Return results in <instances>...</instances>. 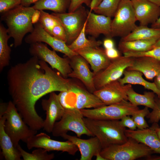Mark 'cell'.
<instances>
[{
  "mask_svg": "<svg viewBox=\"0 0 160 160\" xmlns=\"http://www.w3.org/2000/svg\"><path fill=\"white\" fill-rule=\"evenodd\" d=\"M124 56L129 57L148 56L153 57L160 61V47H156L145 52H128L123 53Z\"/></svg>",
  "mask_w": 160,
  "mask_h": 160,
  "instance_id": "36",
  "label": "cell"
},
{
  "mask_svg": "<svg viewBox=\"0 0 160 160\" xmlns=\"http://www.w3.org/2000/svg\"><path fill=\"white\" fill-rule=\"evenodd\" d=\"M119 123L121 125L124 127H127L129 129L135 130L136 129L137 126L132 117L130 115L125 116L121 119Z\"/></svg>",
  "mask_w": 160,
  "mask_h": 160,
  "instance_id": "41",
  "label": "cell"
},
{
  "mask_svg": "<svg viewBox=\"0 0 160 160\" xmlns=\"http://www.w3.org/2000/svg\"><path fill=\"white\" fill-rule=\"evenodd\" d=\"M148 108L145 107L143 109L139 110L132 116V118L138 129H142L149 127L145 119V117H146L150 112Z\"/></svg>",
  "mask_w": 160,
  "mask_h": 160,
  "instance_id": "35",
  "label": "cell"
},
{
  "mask_svg": "<svg viewBox=\"0 0 160 160\" xmlns=\"http://www.w3.org/2000/svg\"><path fill=\"white\" fill-rule=\"evenodd\" d=\"M5 120L4 116L0 117V144L2 154L6 160H20L22 156L20 151L5 131Z\"/></svg>",
  "mask_w": 160,
  "mask_h": 160,
  "instance_id": "24",
  "label": "cell"
},
{
  "mask_svg": "<svg viewBox=\"0 0 160 160\" xmlns=\"http://www.w3.org/2000/svg\"><path fill=\"white\" fill-rule=\"evenodd\" d=\"M34 27L33 32L25 39L27 43L31 44L37 42H44L49 45L55 51L64 54L69 59L78 54L71 50L65 41L46 32L39 22L34 24Z\"/></svg>",
  "mask_w": 160,
  "mask_h": 160,
  "instance_id": "13",
  "label": "cell"
},
{
  "mask_svg": "<svg viewBox=\"0 0 160 160\" xmlns=\"http://www.w3.org/2000/svg\"><path fill=\"white\" fill-rule=\"evenodd\" d=\"M157 123L152 124L151 127L142 129H126L125 134L128 137L132 138L150 148L154 153L160 154V139L155 130Z\"/></svg>",
  "mask_w": 160,
  "mask_h": 160,
  "instance_id": "22",
  "label": "cell"
},
{
  "mask_svg": "<svg viewBox=\"0 0 160 160\" xmlns=\"http://www.w3.org/2000/svg\"><path fill=\"white\" fill-rule=\"evenodd\" d=\"M105 51L107 57L111 60L116 59L120 56L118 51L114 47L109 49H105Z\"/></svg>",
  "mask_w": 160,
  "mask_h": 160,
  "instance_id": "42",
  "label": "cell"
},
{
  "mask_svg": "<svg viewBox=\"0 0 160 160\" xmlns=\"http://www.w3.org/2000/svg\"><path fill=\"white\" fill-rule=\"evenodd\" d=\"M123 74L124 77L118 80L121 84H128L141 85L145 89L152 90L160 99V90L157 88L154 82H150L145 80L142 77L143 73L140 72L126 69Z\"/></svg>",
  "mask_w": 160,
  "mask_h": 160,
  "instance_id": "25",
  "label": "cell"
},
{
  "mask_svg": "<svg viewBox=\"0 0 160 160\" xmlns=\"http://www.w3.org/2000/svg\"><path fill=\"white\" fill-rule=\"evenodd\" d=\"M156 104L154 108L146 117L150 123H157L160 120V99L155 97Z\"/></svg>",
  "mask_w": 160,
  "mask_h": 160,
  "instance_id": "37",
  "label": "cell"
},
{
  "mask_svg": "<svg viewBox=\"0 0 160 160\" xmlns=\"http://www.w3.org/2000/svg\"><path fill=\"white\" fill-rule=\"evenodd\" d=\"M112 20L111 37H124L133 31L137 26L131 0H121Z\"/></svg>",
  "mask_w": 160,
  "mask_h": 160,
  "instance_id": "8",
  "label": "cell"
},
{
  "mask_svg": "<svg viewBox=\"0 0 160 160\" xmlns=\"http://www.w3.org/2000/svg\"><path fill=\"white\" fill-rule=\"evenodd\" d=\"M6 118L4 130L17 148L21 140L26 143L28 139L36 135L37 131L32 129L24 121L12 101L8 103L4 115Z\"/></svg>",
  "mask_w": 160,
  "mask_h": 160,
  "instance_id": "6",
  "label": "cell"
},
{
  "mask_svg": "<svg viewBox=\"0 0 160 160\" xmlns=\"http://www.w3.org/2000/svg\"><path fill=\"white\" fill-rule=\"evenodd\" d=\"M29 52L32 56L36 57L39 60L49 63L52 69L57 70L65 78H68L72 71L70 59L68 57H60L55 51L49 49L47 44L41 42L32 44H30Z\"/></svg>",
  "mask_w": 160,
  "mask_h": 160,
  "instance_id": "10",
  "label": "cell"
},
{
  "mask_svg": "<svg viewBox=\"0 0 160 160\" xmlns=\"http://www.w3.org/2000/svg\"><path fill=\"white\" fill-rule=\"evenodd\" d=\"M139 110L137 106L124 100L114 104L80 110L85 117L100 120H119L125 116H132Z\"/></svg>",
  "mask_w": 160,
  "mask_h": 160,
  "instance_id": "7",
  "label": "cell"
},
{
  "mask_svg": "<svg viewBox=\"0 0 160 160\" xmlns=\"http://www.w3.org/2000/svg\"><path fill=\"white\" fill-rule=\"evenodd\" d=\"M21 5L25 7H30L32 4H35L40 0H21Z\"/></svg>",
  "mask_w": 160,
  "mask_h": 160,
  "instance_id": "46",
  "label": "cell"
},
{
  "mask_svg": "<svg viewBox=\"0 0 160 160\" xmlns=\"http://www.w3.org/2000/svg\"><path fill=\"white\" fill-rule=\"evenodd\" d=\"M153 153L147 146L131 137L124 143L102 149L100 152L106 160H134L143 157L151 159Z\"/></svg>",
  "mask_w": 160,
  "mask_h": 160,
  "instance_id": "5",
  "label": "cell"
},
{
  "mask_svg": "<svg viewBox=\"0 0 160 160\" xmlns=\"http://www.w3.org/2000/svg\"><path fill=\"white\" fill-rule=\"evenodd\" d=\"M111 17L92 13L88 10V16L85 27L86 34L96 39L101 34L106 38H112Z\"/></svg>",
  "mask_w": 160,
  "mask_h": 160,
  "instance_id": "18",
  "label": "cell"
},
{
  "mask_svg": "<svg viewBox=\"0 0 160 160\" xmlns=\"http://www.w3.org/2000/svg\"><path fill=\"white\" fill-rule=\"evenodd\" d=\"M21 0H0V12L1 15L21 5Z\"/></svg>",
  "mask_w": 160,
  "mask_h": 160,
  "instance_id": "38",
  "label": "cell"
},
{
  "mask_svg": "<svg viewBox=\"0 0 160 160\" xmlns=\"http://www.w3.org/2000/svg\"><path fill=\"white\" fill-rule=\"evenodd\" d=\"M8 103H3L0 104V117L4 115L7 108Z\"/></svg>",
  "mask_w": 160,
  "mask_h": 160,
  "instance_id": "48",
  "label": "cell"
},
{
  "mask_svg": "<svg viewBox=\"0 0 160 160\" xmlns=\"http://www.w3.org/2000/svg\"><path fill=\"white\" fill-rule=\"evenodd\" d=\"M121 0H103L93 11L95 13L111 17H113Z\"/></svg>",
  "mask_w": 160,
  "mask_h": 160,
  "instance_id": "33",
  "label": "cell"
},
{
  "mask_svg": "<svg viewBox=\"0 0 160 160\" xmlns=\"http://www.w3.org/2000/svg\"><path fill=\"white\" fill-rule=\"evenodd\" d=\"M83 120L93 137L98 139L102 149L123 144L128 140L125 134L126 127L121 125L118 120H100L85 117Z\"/></svg>",
  "mask_w": 160,
  "mask_h": 160,
  "instance_id": "3",
  "label": "cell"
},
{
  "mask_svg": "<svg viewBox=\"0 0 160 160\" xmlns=\"http://www.w3.org/2000/svg\"><path fill=\"white\" fill-rule=\"evenodd\" d=\"M17 148L24 160H51L55 157L53 153L48 154L46 150L41 148L34 150L30 153L24 151L19 144Z\"/></svg>",
  "mask_w": 160,
  "mask_h": 160,
  "instance_id": "32",
  "label": "cell"
},
{
  "mask_svg": "<svg viewBox=\"0 0 160 160\" xmlns=\"http://www.w3.org/2000/svg\"><path fill=\"white\" fill-rule=\"evenodd\" d=\"M41 15L40 10L35 9L31 18V21L32 24H35L39 22Z\"/></svg>",
  "mask_w": 160,
  "mask_h": 160,
  "instance_id": "44",
  "label": "cell"
},
{
  "mask_svg": "<svg viewBox=\"0 0 160 160\" xmlns=\"http://www.w3.org/2000/svg\"><path fill=\"white\" fill-rule=\"evenodd\" d=\"M155 130L159 137L160 139V127H159L158 124L156 126Z\"/></svg>",
  "mask_w": 160,
  "mask_h": 160,
  "instance_id": "51",
  "label": "cell"
},
{
  "mask_svg": "<svg viewBox=\"0 0 160 160\" xmlns=\"http://www.w3.org/2000/svg\"><path fill=\"white\" fill-rule=\"evenodd\" d=\"M75 52L89 64L95 75L106 68L111 60L106 56L105 49L100 47L86 48Z\"/></svg>",
  "mask_w": 160,
  "mask_h": 160,
  "instance_id": "21",
  "label": "cell"
},
{
  "mask_svg": "<svg viewBox=\"0 0 160 160\" xmlns=\"http://www.w3.org/2000/svg\"><path fill=\"white\" fill-rule=\"evenodd\" d=\"M134 13L140 25L154 23L160 16V7L148 0H131Z\"/></svg>",
  "mask_w": 160,
  "mask_h": 160,
  "instance_id": "19",
  "label": "cell"
},
{
  "mask_svg": "<svg viewBox=\"0 0 160 160\" xmlns=\"http://www.w3.org/2000/svg\"><path fill=\"white\" fill-rule=\"evenodd\" d=\"M57 95L64 109L80 110L105 105L93 93L72 82L68 90L60 92Z\"/></svg>",
  "mask_w": 160,
  "mask_h": 160,
  "instance_id": "4",
  "label": "cell"
},
{
  "mask_svg": "<svg viewBox=\"0 0 160 160\" xmlns=\"http://www.w3.org/2000/svg\"><path fill=\"white\" fill-rule=\"evenodd\" d=\"M157 88L160 90V72L154 78V82Z\"/></svg>",
  "mask_w": 160,
  "mask_h": 160,
  "instance_id": "47",
  "label": "cell"
},
{
  "mask_svg": "<svg viewBox=\"0 0 160 160\" xmlns=\"http://www.w3.org/2000/svg\"><path fill=\"white\" fill-rule=\"evenodd\" d=\"M131 87V84L123 85L117 80L106 84L93 93L105 105H108L128 100L127 92Z\"/></svg>",
  "mask_w": 160,
  "mask_h": 160,
  "instance_id": "15",
  "label": "cell"
},
{
  "mask_svg": "<svg viewBox=\"0 0 160 160\" xmlns=\"http://www.w3.org/2000/svg\"><path fill=\"white\" fill-rule=\"evenodd\" d=\"M6 28L1 23L0 24V72L9 65L10 59L11 49L8 42L10 38Z\"/></svg>",
  "mask_w": 160,
  "mask_h": 160,
  "instance_id": "30",
  "label": "cell"
},
{
  "mask_svg": "<svg viewBox=\"0 0 160 160\" xmlns=\"http://www.w3.org/2000/svg\"><path fill=\"white\" fill-rule=\"evenodd\" d=\"M133 59V57L123 55L111 60L106 68L95 75L94 81L96 90L121 78L124 71L131 65Z\"/></svg>",
  "mask_w": 160,
  "mask_h": 160,
  "instance_id": "12",
  "label": "cell"
},
{
  "mask_svg": "<svg viewBox=\"0 0 160 160\" xmlns=\"http://www.w3.org/2000/svg\"><path fill=\"white\" fill-rule=\"evenodd\" d=\"M7 78L12 102L25 123L37 131L43 128L44 120L36 110V102L48 93L68 90L72 83L36 56L12 66Z\"/></svg>",
  "mask_w": 160,
  "mask_h": 160,
  "instance_id": "1",
  "label": "cell"
},
{
  "mask_svg": "<svg viewBox=\"0 0 160 160\" xmlns=\"http://www.w3.org/2000/svg\"><path fill=\"white\" fill-rule=\"evenodd\" d=\"M160 47V39L158 40L153 46V48L156 47Z\"/></svg>",
  "mask_w": 160,
  "mask_h": 160,
  "instance_id": "53",
  "label": "cell"
},
{
  "mask_svg": "<svg viewBox=\"0 0 160 160\" xmlns=\"http://www.w3.org/2000/svg\"><path fill=\"white\" fill-rule=\"evenodd\" d=\"M87 21V20H86ZM86 21L80 33L76 38L70 44L68 47L73 51H76L83 48L100 47L103 44L100 40H96L95 39L91 37L87 39L86 36L85 27Z\"/></svg>",
  "mask_w": 160,
  "mask_h": 160,
  "instance_id": "31",
  "label": "cell"
},
{
  "mask_svg": "<svg viewBox=\"0 0 160 160\" xmlns=\"http://www.w3.org/2000/svg\"><path fill=\"white\" fill-rule=\"evenodd\" d=\"M133 57L132 64L127 70L140 71L150 80L160 72V61L157 59L148 56Z\"/></svg>",
  "mask_w": 160,
  "mask_h": 160,
  "instance_id": "23",
  "label": "cell"
},
{
  "mask_svg": "<svg viewBox=\"0 0 160 160\" xmlns=\"http://www.w3.org/2000/svg\"><path fill=\"white\" fill-rule=\"evenodd\" d=\"M84 117L80 110L65 109L62 118L54 125L52 132V135L55 137L61 136L68 131H72L79 137L83 135L93 137L84 123Z\"/></svg>",
  "mask_w": 160,
  "mask_h": 160,
  "instance_id": "9",
  "label": "cell"
},
{
  "mask_svg": "<svg viewBox=\"0 0 160 160\" xmlns=\"http://www.w3.org/2000/svg\"><path fill=\"white\" fill-rule=\"evenodd\" d=\"M26 143L27 148L29 150L34 148H41L47 151H61L66 152L72 155H75L79 150L75 144L69 140L63 142L52 140L47 135L43 132L32 136Z\"/></svg>",
  "mask_w": 160,
  "mask_h": 160,
  "instance_id": "14",
  "label": "cell"
},
{
  "mask_svg": "<svg viewBox=\"0 0 160 160\" xmlns=\"http://www.w3.org/2000/svg\"><path fill=\"white\" fill-rule=\"evenodd\" d=\"M71 0H40L32 7L35 9L49 10L55 13L66 12L68 10Z\"/></svg>",
  "mask_w": 160,
  "mask_h": 160,
  "instance_id": "29",
  "label": "cell"
},
{
  "mask_svg": "<svg viewBox=\"0 0 160 160\" xmlns=\"http://www.w3.org/2000/svg\"><path fill=\"white\" fill-rule=\"evenodd\" d=\"M41 15L39 22L44 29L52 35L53 27L60 23L57 18L52 14H49L43 10H40Z\"/></svg>",
  "mask_w": 160,
  "mask_h": 160,
  "instance_id": "34",
  "label": "cell"
},
{
  "mask_svg": "<svg viewBox=\"0 0 160 160\" xmlns=\"http://www.w3.org/2000/svg\"><path fill=\"white\" fill-rule=\"evenodd\" d=\"M151 27L160 30V16L154 23L151 25Z\"/></svg>",
  "mask_w": 160,
  "mask_h": 160,
  "instance_id": "49",
  "label": "cell"
},
{
  "mask_svg": "<svg viewBox=\"0 0 160 160\" xmlns=\"http://www.w3.org/2000/svg\"><path fill=\"white\" fill-rule=\"evenodd\" d=\"M70 59L72 70L68 75V77L79 79L85 85L87 90L93 93L96 90L94 81L95 74L90 71L88 62L78 54Z\"/></svg>",
  "mask_w": 160,
  "mask_h": 160,
  "instance_id": "16",
  "label": "cell"
},
{
  "mask_svg": "<svg viewBox=\"0 0 160 160\" xmlns=\"http://www.w3.org/2000/svg\"><path fill=\"white\" fill-rule=\"evenodd\" d=\"M103 44L105 49L113 48L114 47V42L111 38H106L104 40Z\"/></svg>",
  "mask_w": 160,
  "mask_h": 160,
  "instance_id": "43",
  "label": "cell"
},
{
  "mask_svg": "<svg viewBox=\"0 0 160 160\" xmlns=\"http://www.w3.org/2000/svg\"><path fill=\"white\" fill-rule=\"evenodd\" d=\"M156 5L160 7V0H148Z\"/></svg>",
  "mask_w": 160,
  "mask_h": 160,
  "instance_id": "50",
  "label": "cell"
},
{
  "mask_svg": "<svg viewBox=\"0 0 160 160\" xmlns=\"http://www.w3.org/2000/svg\"><path fill=\"white\" fill-rule=\"evenodd\" d=\"M103 0H92L89 7V11L92 12L100 5Z\"/></svg>",
  "mask_w": 160,
  "mask_h": 160,
  "instance_id": "45",
  "label": "cell"
},
{
  "mask_svg": "<svg viewBox=\"0 0 160 160\" xmlns=\"http://www.w3.org/2000/svg\"><path fill=\"white\" fill-rule=\"evenodd\" d=\"M158 40L152 39L126 41L120 40L118 45V49L123 53L147 51L153 48V45Z\"/></svg>",
  "mask_w": 160,
  "mask_h": 160,
  "instance_id": "26",
  "label": "cell"
},
{
  "mask_svg": "<svg viewBox=\"0 0 160 160\" xmlns=\"http://www.w3.org/2000/svg\"><path fill=\"white\" fill-rule=\"evenodd\" d=\"M96 156V160H106L105 158H103L100 154V153L97 154Z\"/></svg>",
  "mask_w": 160,
  "mask_h": 160,
  "instance_id": "52",
  "label": "cell"
},
{
  "mask_svg": "<svg viewBox=\"0 0 160 160\" xmlns=\"http://www.w3.org/2000/svg\"><path fill=\"white\" fill-rule=\"evenodd\" d=\"M35 9L32 7L20 5L2 15L1 19L6 24L8 33L14 40L15 47L22 44L25 36L34 29L31 21Z\"/></svg>",
  "mask_w": 160,
  "mask_h": 160,
  "instance_id": "2",
  "label": "cell"
},
{
  "mask_svg": "<svg viewBox=\"0 0 160 160\" xmlns=\"http://www.w3.org/2000/svg\"><path fill=\"white\" fill-rule=\"evenodd\" d=\"M61 137L71 141L78 147L81 154L80 160H91L94 156L100 153L102 149L98 139L95 136L88 139H83L65 133Z\"/></svg>",
  "mask_w": 160,
  "mask_h": 160,
  "instance_id": "20",
  "label": "cell"
},
{
  "mask_svg": "<svg viewBox=\"0 0 160 160\" xmlns=\"http://www.w3.org/2000/svg\"><path fill=\"white\" fill-rule=\"evenodd\" d=\"M155 94L153 92H145L143 94H140L132 87L127 92V100L136 106L143 105L153 109L156 104Z\"/></svg>",
  "mask_w": 160,
  "mask_h": 160,
  "instance_id": "28",
  "label": "cell"
},
{
  "mask_svg": "<svg viewBox=\"0 0 160 160\" xmlns=\"http://www.w3.org/2000/svg\"><path fill=\"white\" fill-rule=\"evenodd\" d=\"M52 35L59 39L67 42V38L65 29L60 23L56 25L53 28Z\"/></svg>",
  "mask_w": 160,
  "mask_h": 160,
  "instance_id": "39",
  "label": "cell"
},
{
  "mask_svg": "<svg viewBox=\"0 0 160 160\" xmlns=\"http://www.w3.org/2000/svg\"><path fill=\"white\" fill-rule=\"evenodd\" d=\"M160 39V30L149 28L147 26L140 25L127 36L121 38V40L129 41Z\"/></svg>",
  "mask_w": 160,
  "mask_h": 160,
  "instance_id": "27",
  "label": "cell"
},
{
  "mask_svg": "<svg viewBox=\"0 0 160 160\" xmlns=\"http://www.w3.org/2000/svg\"><path fill=\"white\" fill-rule=\"evenodd\" d=\"M41 105L45 111L46 117L44 120L43 129L49 133H52L55 122L62 118L65 109L60 103L58 95L55 92L50 93L49 98L41 100Z\"/></svg>",
  "mask_w": 160,
  "mask_h": 160,
  "instance_id": "17",
  "label": "cell"
},
{
  "mask_svg": "<svg viewBox=\"0 0 160 160\" xmlns=\"http://www.w3.org/2000/svg\"><path fill=\"white\" fill-rule=\"evenodd\" d=\"M88 10L81 6L73 12L52 13L57 18L64 28L67 45L73 42L81 32L87 19Z\"/></svg>",
  "mask_w": 160,
  "mask_h": 160,
  "instance_id": "11",
  "label": "cell"
},
{
  "mask_svg": "<svg viewBox=\"0 0 160 160\" xmlns=\"http://www.w3.org/2000/svg\"><path fill=\"white\" fill-rule=\"evenodd\" d=\"M92 0H71L70 4L68 10V12H74L83 4H85L89 7Z\"/></svg>",
  "mask_w": 160,
  "mask_h": 160,
  "instance_id": "40",
  "label": "cell"
}]
</instances>
